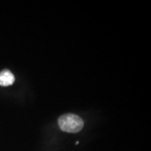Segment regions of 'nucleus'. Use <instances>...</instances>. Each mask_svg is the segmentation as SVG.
I'll return each mask as SVG.
<instances>
[{
  "label": "nucleus",
  "mask_w": 151,
  "mask_h": 151,
  "mask_svg": "<svg viewBox=\"0 0 151 151\" xmlns=\"http://www.w3.org/2000/svg\"><path fill=\"white\" fill-rule=\"evenodd\" d=\"M58 124L62 131L68 133H77L83 129L84 122L82 118L77 115L67 113L60 117Z\"/></svg>",
  "instance_id": "obj_1"
},
{
  "label": "nucleus",
  "mask_w": 151,
  "mask_h": 151,
  "mask_svg": "<svg viewBox=\"0 0 151 151\" xmlns=\"http://www.w3.org/2000/svg\"><path fill=\"white\" fill-rule=\"evenodd\" d=\"M15 81L14 74L8 69H4L0 72V86H9L12 85Z\"/></svg>",
  "instance_id": "obj_2"
}]
</instances>
